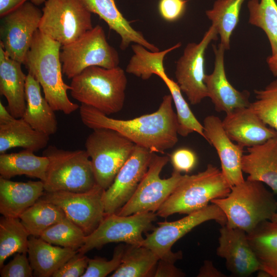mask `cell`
I'll return each instance as SVG.
<instances>
[{"instance_id": "obj_1", "label": "cell", "mask_w": 277, "mask_h": 277, "mask_svg": "<svg viewBox=\"0 0 277 277\" xmlns=\"http://www.w3.org/2000/svg\"><path fill=\"white\" fill-rule=\"evenodd\" d=\"M170 94L163 96L157 110L130 120L109 117L97 109L81 104L82 123L92 129L114 130L133 142L153 153H163L178 141V123Z\"/></svg>"}, {"instance_id": "obj_2", "label": "cell", "mask_w": 277, "mask_h": 277, "mask_svg": "<svg viewBox=\"0 0 277 277\" xmlns=\"http://www.w3.org/2000/svg\"><path fill=\"white\" fill-rule=\"evenodd\" d=\"M62 45L38 29L35 32L23 64L38 82L44 97L54 111L70 114L80 106L72 102L67 95L71 87L62 77L60 60Z\"/></svg>"}, {"instance_id": "obj_3", "label": "cell", "mask_w": 277, "mask_h": 277, "mask_svg": "<svg viewBox=\"0 0 277 277\" xmlns=\"http://www.w3.org/2000/svg\"><path fill=\"white\" fill-rule=\"evenodd\" d=\"M276 202L274 193L264 184L245 180L231 187L226 197L212 200L220 207L228 226L249 233L261 223L270 220L275 212Z\"/></svg>"}, {"instance_id": "obj_4", "label": "cell", "mask_w": 277, "mask_h": 277, "mask_svg": "<svg viewBox=\"0 0 277 277\" xmlns=\"http://www.w3.org/2000/svg\"><path fill=\"white\" fill-rule=\"evenodd\" d=\"M127 78L120 67H89L72 78L70 94L81 104L106 115L121 111L125 100Z\"/></svg>"}, {"instance_id": "obj_5", "label": "cell", "mask_w": 277, "mask_h": 277, "mask_svg": "<svg viewBox=\"0 0 277 277\" xmlns=\"http://www.w3.org/2000/svg\"><path fill=\"white\" fill-rule=\"evenodd\" d=\"M231 186L221 170L209 164L193 175H183L176 187L156 211L167 217L174 214H190L205 208L212 200L226 197Z\"/></svg>"}, {"instance_id": "obj_6", "label": "cell", "mask_w": 277, "mask_h": 277, "mask_svg": "<svg viewBox=\"0 0 277 277\" xmlns=\"http://www.w3.org/2000/svg\"><path fill=\"white\" fill-rule=\"evenodd\" d=\"M43 155L49 161L43 182L45 192H85L97 185L86 150H65L49 146Z\"/></svg>"}, {"instance_id": "obj_7", "label": "cell", "mask_w": 277, "mask_h": 277, "mask_svg": "<svg viewBox=\"0 0 277 277\" xmlns=\"http://www.w3.org/2000/svg\"><path fill=\"white\" fill-rule=\"evenodd\" d=\"M135 146L114 130L93 129L86 139L85 146L97 185L105 190L111 186Z\"/></svg>"}, {"instance_id": "obj_8", "label": "cell", "mask_w": 277, "mask_h": 277, "mask_svg": "<svg viewBox=\"0 0 277 277\" xmlns=\"http://www.w3.org/2000/svg\"><path fill=\"white\" fill-rule=\"evenodd\" d=\"M60 57L63 73L71 79L89 67L110 69L120 63L117 51L108 43L98 25L76 41L62 46Z\"/></svg>"}, {"instance_id": "obj_9", "label": "cell", "mask_w": 277, "mask_h": 277, "mask_svg": "<svg viewBox=\"0 0 277 277\" xmlns=\"http://www.w3.org/2000/svg\"><path fill=\"white\" fill-rule=\"evenodd\" d=\"M93 28L91 13L80 0H46L38 30L60 43H71Z\"/></svg>"}, {"instance_id": "obj_10", "label": "cell", "mask_w": 277, "mask_h": 277, "mask_svg": "<svg viewBox=\"0 0 277 277\" xmlns=\"http://www.w3.org/2000/svg\"><path fill=\"white\" fill-rule=\"evenodd\" d=\"M155 212H145L129 215L116 213L105 214L97 228L86 236L84 245L77 252L84 255L94 248H100L110 243L124 242L140 245L143 233L150 230L157 220Z\"/></svg>"}, {"instance_id": "obj_11", "label": "cell", "mask_w": 277, "mask_h": 277, "mask_svg": "<svg viewBox=\"0 0 277 277\" xmlns=\"http://www.w3.org/2000/svg\"><path fill=\"white\" fill-rule=\"evenodd\" d=\"M169 156L153 153L148 169L131 199L116 213L129 215L140 212H156L183 178L181 173L173 170L167 179L160 173L169 162Z\"/></svg>"}, {"instance_id": "obj_12", "label": "cell", "mask_w": 277, "mask_h": 277, "mask_svg": "<svg viewBox=\"0 0 277 277\" xmlns=\"http://www.w3.org/2000/svg\"><path fill=\"white\" fill-rule=\"evenodd\" d=\"M211 220L221 226L227 222L224 212L213 203L177 221L157 223L158 226L150 234L146 235L140 245L153 250L160 259L176 261L182 258L183 253L181 251L172 252L173 245L195 227Z\"/></svg>"}, {"instance_id": "obj_13", "label": "cell", "mask_w": 277, "mask_h": 277, "mask_svg": "<svg viewBox=\"0 0 277 277\" xmlns=\"http://www.w3.org/2000/svg\"><path fill=\"white\" fill-rule=\"evenodd\" d=\"M104 191L96 185L85 192H45L41 197L60 207L66 216L87 235L97 228L105 216Z\"/></svg>"}, {"instance_id": "obj_14", "label": "cell", "mask_w": 277, "mask_h": 277, "mask_svg": "<svg viewBox=\"0 0 277 277\" xmlns=\"http://www.w3.org/2000/svg\"><path fill=\"white\" fill-rule=\"evenodd\" d=\"M217 35L216 28L211 25L199 43H190L186 45L183 54L176 62V83L193 105L200 103L208 97L204 82L205 54L208 45L217 38Z\"/></svg>"}, {"instance_id": "obj_15", "label": "cell", "mask_w": 277, "mask_h": 277, "mask_svg": "<svg viewBox=\"0 0 277 277\" xmlns=\"http://www.w3.org/2000/svg\"><path fill=\"white\" fill-rule=\"evenodd\" d=\"M42 16L36 5L27 1L1 17L0 45L11 58L23 64Z\"/></svg>"}, {"instance_id": "obj_16", "label": "cell", "mask_w": 277, "mask_h": 277, "mask_svg": "<svg viewBox=\"0 0 277 277\" xmlns=\"http://www.w3.org/2000/svg\"><path fill=\"white\" fill-rule=\"evenodd\" d=\"M153 152L137 145L104 192L105 214L116 213L131 199L146 173Z\"/></svg>"}, {"instance_id": "obj_17", "label": "cell", "mask_w": 277, "mask_h": 277, "mask_svg": "<svg viewBox=\"0 0 277 277\" xmlns=\"http://www.w3.org/2000/svg\"><path fill=\"white\" fill-rule=\"evenodd\" d=\"M216 254L225 260L232 275L247 277L262 269L249 243L246 232L226 224L220 229Z\"/></svg>"}, {"instance_id": "obj_18", "label": "cell", "mask_w": 277, "mask_h": 277, "mask_svg": "<svg viewBox=\"0 0 277 277\" xmlns=\"http://www.w3.org/2000/svg\"><path fill=\"white\" fill-rule=\"evenodd\" d=\"M205 138L215 149L219 155L221 171L232 187L243 182L242 159L244 147L234 143L224 129L222 121L215 115H208L203 121Z\"/></svg>"}, {"instance_id": "obj_19", "label": "cell", "mask_w": 277, "mask_h": 277, "mask_svg": "<svg viewBox=\"0 0 277 277\" xmlns=\"http://www.w3.org/2000/svg\"><path fill=\"white\" fill-rule=\"evenodd\" d=\"M212 47L215 55L214 69L211 74H206L204 82L208 97L210 98L215 110L227 113L237 108L248 107L250 103L249 92L246 90L239 91L227 78L224 47L221 43Z\"/></svg>"}, {"instance_id": "obj_20", "label": "cell", "mask_w": 277, "mask_h": 277, "mask_svg": "<svg viewBox=\"0 0 277 277\" xmlns=\"http://www.w3.org/2000/svg\"><path fill=\"white\" fill-rule=\"evenodd\" d=\"M222 122L229 138L244 148L263 144L277 136V132L265 124L249 106L226 113Z\"/></svg>"}, {"instance_id": "obj_21", "label": "cell", "mask_w": 277, "mask_h": 277, "mask_svg": "<svg viewBox=\"0 0 277 277\" xmlns=\"http://www.w3.org/2000/svg\"><path fill=\"white\" fill-rule=\"evenodd\" d=\"M242 159L247 179L261 182L277 194V136L263 144L247 148Z\"/></svg>"}, {"instance_id": "obj_22", "label": "cell", "mask_w": 277, "mask_h": 277, "mask_svg": "<svg viewBox=\"0 0 277 277\" xmlns=\"http://www.w3.org/2000/svg\"><path fill=\"white\" fill-rule=\"evenodd\" d=\"M22 64L9 57L0 45V93L7 100L10 113L17 118L23 117L26 108L27 75Z\"/></svg>"}, {"instance_id": "obj_23", "label": "cell", "mask_w": 277, "mask_h": 277, "mask_svg": "<svg viewBox=\"0 0 277 277\" xmlns=\"http://www.w3.org/2000/svg\"><path fill=\"white\" fill-rule=\"evenodd\" d=\"M91 13H95L103 19L110 30L121 37L120 47L124 50L132 43L140 44L148 50L156 52L159 49L147 41L143 34L135 30L117 9L114 0H80Z\"/></svg>"}, {"instance_id": "obj_24", "label": "cell", "mask_w": 277, "mask_h": 277, "mask_svg": "<svg viewBox=\"0 0 277 277\" xmlns=\"http://www.w3.org/2000/svg\"><path fill=\"white\" fill-rule=\"evenodd\" d=\"M44 193L41 180L19 182L0 176V213L5 217H19Z\"/></svg>"}, {"instance_id": "obj_25", "label": "cell", "mask_w": 277, "mask_h": 277, "mask_svg": "<svg viewBox=\"0 0 277 277\" xmlns=\"http://www.w3.org/2000/svg\"><path fill=\"white\" fill-rule=\"evenodd\" d=\"M41 86L28 73L25 85L26 108L22 118L33 128L48 135L55 133L57 121L54 110L43 97Z\"/></svg>"}, {"instance_id": "obj_26", "label": "cell", "mask_w": 277, "mask_h": 277, "mask_svg": "<svg viewBox=\"0 0 277 277\" xmlns=\"http://www.w3.org/2000/svg\"><path fill=\"white\" fill-rule=\"evenodd\" d=\"M27 253L35 274L49 277L77 253L70 248L53 246L40 237L30 235Z\"/></svg>"}, {"instance_id": "obj_27", "label": "cell", "mask_w": 277, "mask_h": 277, "mask_svg": "<svg viewBox=\"0 0 277 277\" xmlns=\"http://www.w3.org/2000/svg\"><path fill=\"white\" fill-rule=\"evenodd\" d=\"M49 135L36 130L22 117L0 124V153L15 147L37 151L47 146Z\"/></svg>"}, {"instance_id": "obj_28", "label": "cell", "mask_w": 277, "mask_h": 277, "mask_svg": "<svg viewBox=\"0 0 277 277\" xmlns=\"http://www.w3.org/2000/svg\"><path fill=\"white\" fill-rule=\"evenodd\" d=\"M247 237L262 269L277 277V223L264 221L247 233Z\"/></svg>"}, {"instance_id": "obj_29", "label": "cell", "mask_w": 277, "mask_h": 277, "mask_svg": "<svg viewBox=\"0 0 277 277\" xmlns=\"http://www.w3.org/2000/svg\"><path fill=\"white\" fill-rule=\"evenodd\" d=\"M49 162L47 156L36 155L33 151L27 149L17 153H1V177L10 179L16 175H25L44 182Z\"/></svg>"}, {"instance_id": "obj_30", "label": "cell", "mask_w": 277, "mask_h": 277, "mask_svg": "<svg viewBox=\"0 0 277 277\" xmlns=\"http://www.w3.org/2000/svg\"><path fill=\"white\" fill-rule=\"evenodd\" d=\"M159 260V256L148 247L127 244L121 264L110 276H153Z\"/></svg>"}, {"instance_id": "obj_31", "label": "cell", "mask_w": 277, "mask_h": 277, "mask_svg": "<svg viewBox=\"0 0 277 277\" xmlns=\"http://www.w3.org/2000/svg\"><path fill=\"white\" fill-rule=\"evenodd\" d=\"M246 0H216L206 15L216 28L225 50L230 47V37L239 22L240 11Z\"/></svg>"}, {"instance_id": "obj_32", "label": "cell", "mask_w": 277, "mask_h": 277, "mask_svg": "<svg viewBox=\"0 0 277 277\" xmlns=\"http://www.w3.org/2000/svg\"><path fill=\"white\" fill-rule=\"evenodd\" d=\"M65 217L60 207L41 197L19 218L30 235L40 237L47 229Z\"/></svg>"}, {"instance_id": "obj_33", "label": "cell", "mask_w": 277, "mask_h": 277, "mask_svg": "<svg viewBox=\"0 0 277 277\" xmlns=\"http://www.w3.org/2000/svg\"><path fill=\"white\" fill-rule=\"evenodd\" d=\"M181 46V43H178L165 50L154 52L140 44L132 45L133 54L127 66L126 71L143 80L149 79L153 74L158 76L160 73L166 72L164 66L165 56Z\"/></svg>"}, {"instance_id": "obj_34", "label": "cell", "mask_w": 277, "mask_h": 277, "mask_svg": "<svg viewBox=\"0 0 277 277\" xmlns=\"http://www.w3.org/2000/svg\"><path fill=\"white\" fill-rule=\"evenodd\" d=\"M30 234L19 217L0 220V268L15 253H27Z\"/></svg>"}, {"instance_id": "obj_35", "label": "cell", "mask_w": 277, "mask_h": 277, "mask_svg": "<svg viewBox=\"0 0 277 277\" xmlns=\"http://www.w3.org/2000/svg\"><path fill=\"white\" fill-rule=\"evenodd\" d=\"M248 22L262 29L269 40L271 54L277 51V4L275 0H249Z\"/></svg>"}, {"instance_id": "obj_36", "label": "cell", "mask_w": 277, "mask_h": 277, "mask_svg": "<svg viewBox=\"0 0 277 277\" xmlns=\"http://www.w3.org/2000/svg\"><path fill=\"white\" fill-rule=\"evenodd\" d=\"M158 76L168 88L175 105L178 134L185 137L192 132H196L205 138L203 124L200 123L192 112L177 83L170 78L166 72L160 74Z\"/></svg>"}, {"instance_id": "obj_37", "label": "cell", "mask_w": 277, "mask_h": 277, "mask_svg": "<svg viewBox=\"0 0 277 277\" xmlns=\"http://www.w3.org/2000/svg\"><path fill=\"white\" fill-rule=\"evenodd\" d=\"M86 236L80 227L66 216L47 229L40 238L52 245L77 251L84 245Z\"/></svg>"}, {"instance_id": "obj_38", "label": "cell", "mask_w": 277, "mask_h": 277, "mask_svg": "<svg viewBox=\"0 0 277 277\" xmlns=\"http://www.w3.org/2000/svg\"><path fill=\"white\" fill-rule=\"evenodd\" d=\"M256 100L249 107L269 127L277 132V79L262 90H254Z\"/></svg>"}, {"instance_id": "obj_39", "label": "cell", "mask_w": 277, "mask_h": 277, "mask_svg": "<svg viewBox=\"0 0 277 277\" xmlns=\"http://www.w3.org/2000/svg\"><path fill=\"white\" fill-rule=\"evenodd\" d=\"M125 247L123 244L117 245L109 261L101 257L89 259L88 266L82 277H105L115 271L122 263Z\"/></svg>"}, {"instance_id": "obj_40", "label": "cell", "mask_w": 277, "mask_h": 277, "mask_svg": "<svg viewBox=\"0 0 277 277\" xmlns=\"http://www.w3.org/2000/svg\"><path fill=\"white\" fill-rule=\"evenodd\" d=\"M27 253H17L13 259L1 268L2 277H31L33 269Z\"/></svg>"}, {"instance_id": "obj_41", "label": "cell", "mask_w": 277, "mask_h": 277, "mask_svg": "<svg viewBox=\"0 0 277 277\" xmlns=\"http://www.w3.org/2000/svg\"><path fill=\"white\" fill-rule=\"evenodd\" d=\"M174 170L180 173H188L196 167L197 157L195 152L187 148L175 150L170 156Z\"/></svg>"}, {"instance_id": "obj_42", "label": "cell", "mask_w": 277, "mask_h": 277, "mask_svg": "<svg viewBox=\"0 0 277 277\" xmlns=\"http://www.w3.org/2000/svg\"><path fill=\"white\" fill-rule=\"evenodd\" d=\"M86 256L76 253L52 275V277H82L88 264Z\"/></svg>"}, {"instance_id": "obj_43", "label": "cell", "mask_w": 277, "mask_h": 277, "mask_svg": "<svg viewBox=\"0 0 277 277\" xmlns=\"http://www.w3.org/2000/svg\"><path fill=\"white\" fill-rule=\"evenodd\" d=\"M187 2V0H160L159 13L166 21L175 22L184 15Z\"/></svg>"}, {"instance_id": "obj_44", "label": "cell", "mask_w": 277, "mask_h": 277, "mask_svg": "<svg viewBox=\"0 0 277 277\" xmlns=\"http://www.w3.org/2000/svg\"><path fill=\"white\" fill-rule=\"evenodd\" d=\"M176 261L171 260L160 259L157 263L153 276L182 277L185 274L175 267Z\"/></svg>"}, {"instance_id": "obj_45", "label": "cell", "mask_w": 277, "mask_h": 277, "mask_svg": "<svg viewBox=\"0 0 277 277\" xmlns=\"http://www.w3.org/2000/svg\"><path fill=\"white\" fill-rule=\"evenodd\" d=\"M197 276L224 277L225 275L214 267L211 261L206 260L204 262L203 265L201 267Z\"/></svg>"}, {"instance_id": "obj_46", "label": "cell", "mask_w": 277, "mask_h": 277, "mask_svg": "<svg viewBox=\"0 0 277 277\" xmlns=\"http://www.w3.org/2000/svg\"><path fill=\"white\" fill-rule=\"evenodd\" d=\"M28 0H0V16L3 17Z\"/></svg>"}, {"instance_id": "obj_47", "label": "cell", "mask_w": 277, "mask_h": 277, "mask_svg": "<svg viewBox=\"0 0 277 277\" xmlns=\"http://www.w3.org/2000/svg\"><path fill=\"white\" fill-rule=\"evenodd\" d=\"M14 117L0 102V124H5L13 120Z\"/></svg>"}, {"instance_id": "obj_48", "label": "cell", "mask_w": 277, "mask_h": 277, "mask_svg": "<svg viewBox=\"0 0 277 277\" xmlns=\"http://www.w3.org/2000/svg\"><path fill=\"white\" fill-rule=\"evenodd\" d=\"M268 67L274 76H277V51L269 56L266 60Z\"/></svg>"}, {"instance_id": "obj_49", "label": "cell", "mask_w": 277, "mask_h": 277, "mask_svg": "<svg viewBox=\"0 0 277 277\" xmlns=\"http://www.w3.org/2000/svg\"><path fill=\"white\" fill-rule=\"evenodd\" d=\"M32 3L36 6L41 5L44 3L46 0H30Z\"/></svg>"}, {"instance_id": "obj_50", "label": "cell", "mask_w": 277, "mask_h": 277, "mask_svg": "<svg viewBox=\"0 0 277 277\" xmlns=\"http://www.w3.org/2000/svg\"><path fill=\"white\" fill-rule=\"evenodd\" d=\"M271 221L273 222L277 223V202H276V209Z\"/></svg>"}]
</instances>
